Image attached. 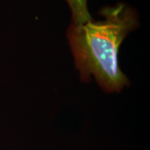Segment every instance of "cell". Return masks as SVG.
Wrapping results in <instances>:
<instances>
[{"mask_svg": "<svg viewBox=\"0 0 150 150\" xmlns=\"http://www.w3.org/2000/svg\"><path fill=\"white\" fill-rule=\"evenodd\" d=\"M98 13L102 19L71 23L67 38L81 80L89 82L93 76L103 90L120 92L129 80L118 64V51L129 33L139 26V14L123 3L103 7Z\"/></svg>", "mask_w": 150, "mask_h": 150, "instance_id": "1", "label": "cell"}, {"mask_svg": "<svg viewBox=\"0 0 150 150\" xmlns=\"http://www.w3.org/2000/svg\"><path fill=\"white\" fill-rule=\"evenodd\" d=\"M71 11V21L73 24H82L93 20L88 8V0H65Z\"/></svg>", "mask_w": 150, "mask_h": 150, "instance_id": "2", "label": "cell"}]
</instances>
